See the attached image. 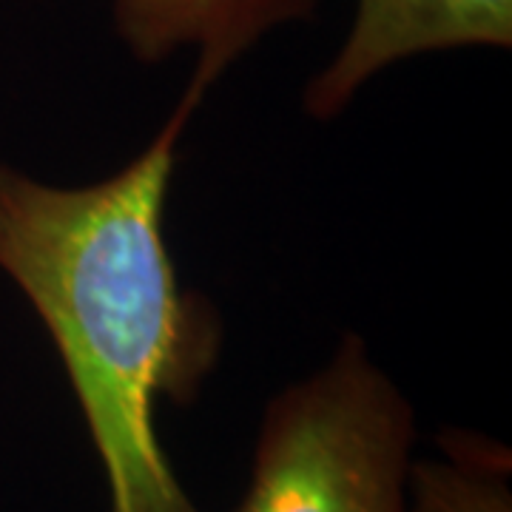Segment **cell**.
<instances>
[{"label": "cell", "mask_w": 512, "mask_h": 512, "mask_svg": "<svg viewBox=\"0 0 512 512\" xmlns=\"http://www.w3.org/2000/svg\"><path fill=\"white\" fill-rule=\"evenodd\" d=\"M447 461H413L407 512H512L510 453L470 433L444 436Z\"/></svg>", "instance_id": "obj_5"}, {"label": "cell", "mask_w": 512, "mask_h": 512, "mask_svg": "<svg viewBox=\"0 0 512 512\" xmlns=\"http://www.w3.org/2000/svg\"><path fill=\"white\" fill-rule=\"evenodd\" d=\"M319 0H111L114 32L140 63H165L183 46L197 49L191 74L202 94L285 23L311 20Z\"/></svg>", "instance_id": "obj_4"}, {"label": "cell", "mask_w": 512, "mask_h": 512, "mask_svg": "<svg viewBox=\"0 0 512 512\" xmlns=\"http://www.w3.org/2000/svg\"><path fill=\"white\" fill-rule=\"evenodd\" d=\"M202 103L188 86L146 151L100 183L57 188L0 163V271L55 342L109 512H202L157 433L160 402H194L222 348L220 313L183 288L165 242L177 148Z\"/></svg>", "instance_id": "obj_1"}, {"label": "cell", "mask_w": 512, "mask_h": 512, "mask_svg": "<svg viewBox=\"0 0 512 512\" xmlns=\"http://www.w3.org/2000/svg\"><path fill=\"white\" fill-rule=\"evenodd\" d=\"M416 416L345 333L330 365L268 402L234 512H407Z\"/></svg>", "instance_id": "obj_2"}, {"label": "cell", "mask_w": 512, "mask_h": 512, "mask_svg": "<svg viewBox=\"0 0 512 512\" xmlns=\"http://www.w3.org/2000/svg\"><path fill=\"white\" fill-rule=\"evenodd\" d=\"M512 0H356L348 40L305 89L313 120H333L356 92L407 57L447 49H510Z\"/></svg>", "instance_id": "obj_3"}]
</instances>
